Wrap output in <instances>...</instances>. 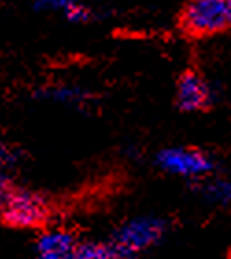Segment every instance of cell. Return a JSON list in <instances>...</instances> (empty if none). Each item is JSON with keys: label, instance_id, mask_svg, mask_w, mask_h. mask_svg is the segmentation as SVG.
I'll list each match as a JSON object with an SVG mask.
<instances>
[{"label": "cell", "instance_id": "1", "mask_svg": "<svg viewBox=\"0 0 231 259\" xmlns=\"http://www.w3.org/2000/svg\"><path fill=\"white\" fill-rule=\"evenodd\" d=\"M172 222L161 215H135L113 228L108 239L118 259H139L157 248L170 233Z\"/></svg>", "mask_w": 231, "mask_h": 259}, {"label": "cell", "instance_id": "2", "mask_svg": "<svg viewBox=\"0 0 231 259\" xmlns=\"http://www.w3.org/2000/svg\"><path fill=\"white\" fill-rule=\"evenodd\" d=\"M154 165L167 176L198 184L216 172L215 157L196 146H165L154 157Z\"/></svg>", "mask_w": 231, "mask_h": 259}, {"label": "cell", "instance_id": "3", "mask_svg": "<svg viewBox=\"0 0 231 259\" xmlns=\"http://www.w3.org/2000/svg\"><path fill=\"white\" fill-rule=\"evenodd\" d=\"M179 26L191 37H213L231 30V0H187Z\"/></svg>", "mask_w": 231, "mask_h": 259}, {"label": "cell", "instance_id": "4", "mask_svg": "<svg viewBox=\"0 0 231 259\" xmlns=\"http://www.w3.org/2000/svg\"><path fill=\"white\" fill-rule=\"evenodd\" d=\"M50 213H52V207L43 193L17 185L10 200L0 211V221L13 230H37L39 232L41 228L49 226Z\"/></svg>", "mask_w": 231, "mask_h": 259}, {"label": "cell", "instance_id": "5", "mask_svg": "<svg viewBox=\"0 0 231 259\" xmlns=\"http://www.w3.org/2000/svg\"><path fill=\"white\" fill-rule=\"evenodd\" d=\"M215 102V89L198 70H185L176 83V106L183 113H198Z\"/></svg>", "mask_w": 231, "mask_h": 259}, {"label": "cell", "instance_id": "6", "mask_svg": "<svg viewBox=\"0 0 231 259\" xmlns=\"http://www.w3.org/2000/svg\"><path fill=\"white\" fill-rule=\"evenodd\" d=\"M78 237L67 228L44 226L37 232L33 252L35 259H72Z\"/></svg>", "mask_w": 231, "mask_h": 259}, {"label": "cell", "instance_id": "7", "mask_svg": "<svg viewBox=\"0 0 231 259\" xmlns=\"http://www.w3.org/2000/svg\"><path fill=\"white\" fill-rule=\"evenodd\" d=\"M35 97L41 100H49L58 106L76 109V111H85L93 108L95 97L85 87L76 85V83H54V85L43 87L35 93Z\"/></svg>", "mask_w": 231, "mask_h": 259}, {"label": "cell", "instance_id": "8", "mask_svg": "<svg viewBox=\"0 0 231 259\" xmlns=\"http://www.w3.org/2000/svg\"><path fill=\"white\" fill-rule=\"evenodd\" d=\"M193 189L200 196L204 204L218 209L231 207V176L213 172L207 178L193 184Z\"/></svg>", "mask_w": 231, "mask_h": 259}, {"label": "cell", "instance_id": "9", "mask_svg": "<svg viewBox=\"0 0 231 259\" xmlns=\"http://www.w3.org/2000/svg\"><path fill=\"white\" fill-rule=\"evenodd\" d=\"M33 10L41 13H58L72 24H85L95 19V11L83 0H32Z\"/></svg>", "mask_w": 231, "mask_h": 259}, {"label": "cell", "instance_id": "10", "mask_svg": "<svg viewBox=\"0 0 231 259\" xmlns=\"http://www.w3.org/2000/svg\"><path fill=\"white\" fill-rule=\"evenodd\" d=\"M72 259H118L117 252L109 241H80L76 244Z\"/></svg>", "mask_w": 231, "mask_h": 259}, {"label": "cell", "instance_id": "11", "mask_svg": "<svg viewBox=\"0 0 231 259\" xmlns=\"http://www.w3.org/2000/svg\"><path fill=\"white\" fill-rule=\"evenodd\" d=\"M17 163V154L0 141V174H6Z\"/></svg>", "mask_w": 231, "mask_h": 259}, {"label": "cell", "instance_id": "12", "mask_svg": "<svg viewBox=\"0 0 231 259\" xmlns=\"http://www.w3.org/2000/svg\"><path fill=\"white\" fill-rule=\"evenodd\" d=\"M17 185L13 184V180L8 176V172L6 174H0V211H2V207L6 205V202L10 200L11 193L15 191Z\"/></svg>", "mask_w": 231, "mask_h": 259}]
</instances>
